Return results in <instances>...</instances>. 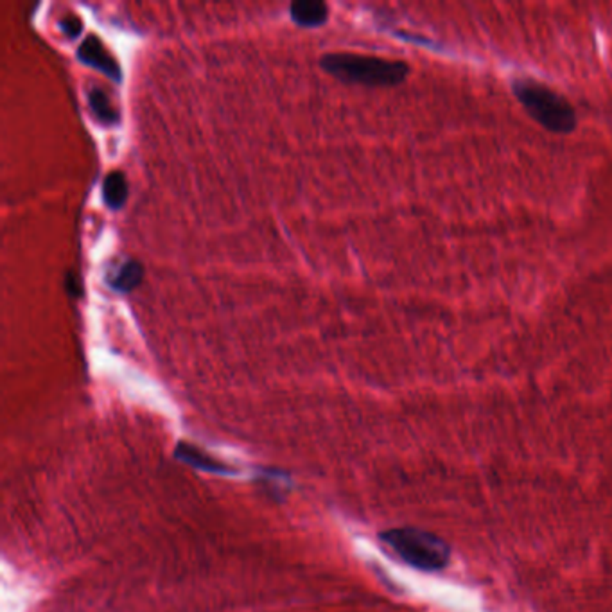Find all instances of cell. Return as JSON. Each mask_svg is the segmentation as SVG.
I'll list each match as a JSON object with an SVG mask.
<instances>
[{"label":"cell","mask_w":612,"mask_h":612,"mask_svg":"<svg viewBox=\"0 0 612 612\" xmlns=\"http://www.w3.org/2000/svg\"><path fill=\"white\" fill-rule=\"evenodd\" d=\"M320 65L343 83L365 86H396L403 83L409 74V67L405 62L354 53L326 55L320 60Z\"/></svg>","instance_id":"obj_1"},{"label":"cell","mask_w":612,"mask_h":612,"mask_svg":"<svg viewBox=\"0 0 612 612\" xmlns=\"http://www.w3.org/2000/svg\"><path fill=\"white\" fill-rule=\"evenodd\" d=\"M512 90L523 108L543 128L553 134H571L577 128V112L566 97L557 94L545 83L521 77L514 79Z\"/></svg>","instance_id":"obj_2"},{"label":"cell","mask_w":612,"mask_h":612,"mask_svg":"<svg viewBox=\"0 0 612 612\" xmlns=\"http://www.w3.org/2000/svg\"><path fill=\"white\" fill-rule=\"evenodd\" d=\"M406 564L422 571H440L449 564L451 549L440 537L418 528H394L379 536Z\"/></svg>","instance_id":"obj_3"},{"label":"cell","mask_w":612,"mask_h":612,"mask_svg":"<svg viewBox=\"0 0 612 612\" xmlns=\"http://www.w3.org/2000/svg\"><path fill=\"white\" fill-rule=\"evenodd\" d=\"M77 58L83 64L97 68L99 72L106 74L110 79L121 81V67H119V64L115 62V58L108 53V49L105 47V44L95 35H88L83 40V44L77 49Z\"/></svg>","instance_id":"obj_4"},{"label":"cell","mask_w":612,"mask_h":612,"mask_svg":"<svg viewBox=\"0 0 612 612\" xmlns=\"http://www.w3.org/2000/svg\"><path fill=\"white\" fill-rule=\"evenodd\" d=\"M291 18L302 27H318L327 22L329 9L318 0H296L289 7Z\"/></svg>","instance_id":"obj_5"},{"label":"cell","mask_w":612,"mask_h":612,"mask_svg":"<svg viewBox=\"0 0 612 612\" xmlns=\"http://www.w3.org/2000/svg\"><path fill=\"white\" fill-rule=\"evenodd\" d=\"M103 200L108 208L119 210L128 200V184L123 173L112 171L105 176L103 182Z\"/></svg>","instance_id":"obj_6"},{"label":"cell","mask_w":612,"mask_h":612,"mask_svg":"<svg viewBox=\"0 0 612 612\" xmlns=\"http://www.w3.org/2000/svg\"><path fill=\"white\" fill-rule=\"evenodd\" d=\"M176 456L182 462H186V464H189V466H193L196 469H202V471H208V473H228L226 466H223L217 460L210 458L206 453L196 449L191 444H178Z\"/></svg>","instance_id":"obj_7"},{"label":"cell","mask_w":612,"mask_h":612,"mask_svg":"<svg viewBox=\"0 0 612 612\" xmlns=\"http://www.w3.org/2000/svg\"><path fill=\"white\" fill-rule=\"evenodd\" d=\"M142 278H144L142 265L138 261H128L117 272L108 276V284L112 289L119 293H128L135 289L136 286L142 282Z\"/></svg>","instance_id":"obj_8"},{"label":"cell","mask_w":612,"mask_h":612,"mask_svg":"<svg viewBox=\"0 0 612 612\" xmlns=\"http://www.w3.org/2000/svg\"><path fill=\"white\" fill-rule=\"evenodd\" d=\"M88 105H90V110L95 114V117L99 119L101 125L114 126L119 121V115L114 110L106 92H103L101 88H90L88 90Z\"/></svg>","instance_id":"obj_9"},{"label":"cell","mask_w":612,"mask_h":612,"mask_svg":"<svg viewBox=\"0 0 612 612\" xmlns=\"http://www.w3.org/2000/svg\"><path fill=\"white\" fill-rule=\"evenodd\" d=\"M60 29L67 35L68 38H77L79 35H81V31H83V24H81V20H79V16H75V15H67V16H62L60 18Z\"/></svg>","instance_id":"obj_10"},{"label":"cell","mask_w":612,"mask_h":612,"mask_svg":"<svg viewBox=\"0 0 612 612\" xmlns=\"http://www.w3.org/2000/svg\"><path fill=\"white\" fill-rule=\"evenodd\" d=\"M65 286H67V291L70 296H74V298L81 296V293H83V291H81V284H79V280L75 278L74 273H67V276H65Z\"/></svg>","instance_id":"obj_11"}]
</instances>
